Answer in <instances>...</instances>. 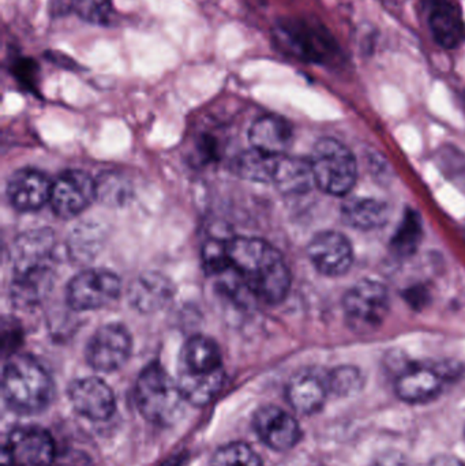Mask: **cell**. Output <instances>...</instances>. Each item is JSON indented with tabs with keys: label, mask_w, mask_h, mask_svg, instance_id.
<instances>
[{
	"label": "cell",
	"mask_w": 465,
	"mask_h": 466,
	"mask_svg": "<svg viewBox=\"0 0 465 466\" xmlns=\"http://www.w3.org/2000/svg\"><path fill=\"white\" fill-rule=\"evenodd\" d=\"M422 218L415 210H407L400 227L390 241V248L399 257L414 254L422 241Z\"/></svg>",
	"instance_id": "26"
},
{
	"label": "cell",
	"mask_w": 465,
	"mask_h": 466,
	"mask_svg": "<svg viewBox=\"0 0 465 466\" xmlns=\"http://www.w3.org/2000/svg\"><path fill=\"white\" fill-rule=\"evenodd\" d=\"M101 244V233L92 231L90 227L76 229L70 241V251L76 259L90 260L98 252Z\"/></svg>",
	"instance_id": "32"
},
{
	"label": "cell",
	"mask_w": 465,
	"mask_h": 466,
	"mask_svg": "<svg viewBox=\"0 0 465 466\" xmlns=\"http://www.w3.org/2000/svg\"><path fill=\"white\" fill-rule=\"evenodd\" d=\"M45 57L54 65L62 66L65 68L76 67V65L71 57L66 56V55L60 54V52H46Z\"/></svg>",
	"instance_id": "34"
},
{
	"label": "cell",
	"mask_w": 465,
	"mask_h": 466,
	"mask_svg": "<svg viewBox=\"0 0 465 466\" xmlns=\"http://www.w3.org/2000/svg\"><path fill=\"white\" fill-rule=\"evenodd\" d=\"M428 24L433 40L444 49L465 43V19L459 0H428Z\"/></svg>",
	"instance_id": "17"
},
{
	"label": "cell",
	"mask_w": 465,
	"mask_h": 466,
	"mask_svg": "<svg viewBox=\"0 0 465 466\" xmlns=\"http://www.w3.org/2000/svg\"><path fill=\"white\" fill-rule=\"evenodd\" d=\"M136 407L141 415L156 426H174L182 419L186 399L177 380L158 363H150L136 380Z\"/></svg>",
	"instance_id": "5"
},
{
	"label": "cell",
	"mask_w": 465,
	"mask_h": 466,
	"mask_svg": "<svg viewBox=\"0 0 465 466\" xmlns=\"http://www.w3.org/2000/svg\"><path fill=\"white\" fill-rule=\"evenodd\" d=\"M74 10L85 22L97 26H111L115 21L112 0H76Z\"/></svg>",
	"instance_id": "31"
},
{
	"label": "cell",
	"mask_w": 465,
	"mask_h": 466,
	"mask_svg": "<svg viewBox=\"0 0 465 466\" xmlns=\"http://www.w3.org/2000/svg\"><path fill=\"white\" fill-rule=\"evenodd\" d=\"M122 288L119 276L106 268H86L66 288L68 306L76 311H96L116 300Z\"/></svg>",
	"instance_id": "8"
},
{
	"label": "cell",
	"mask_w": 465,
	"mask_h": 466,
	"mask_svg": "<svg viewBox=\"0 0 465 466\" xmlns=\"http://www.w3.org/2000/svg\"><path fill=\"white\" fill-rule=\"evenodd\" d=\"M96 196L108 207H119L130 196V186L120 175L106 172L96 179Z\"/></svg>",
	"instance_id": "28"
},
{
	"label": "cell",
	"mask_w": 465,
	"mask_h": 466,
	"mask_svg": "<svg viewBox=\"0 0 465 466\" xmlns=\"http://www.w3.org/2000/svg\"><path fill=\"white\" fill-rule=\"evenodd\" d=\"M55 244L54 232L49 229H33L21 233L11 248L14 276L51 268Z\"/></svg>",
	"instance_id": "16"
},
{
	"label": "cell",
	"mask_w": 465,
	"mask_h": 466,
	"mask_svg": "<svg viewBox=\"0 0 465 466\" xmlns=\"http://www.w3.org/2000/svg\"><path fill=\"white\" fill-rule=\"evenodd\" d=\"M308 255L314 268L328 277L343 276L354 262L351 241L335 231L317 233L308 243Z\"/></svg>",
	"instance_id": "12"
},
{
	"label": "cell",
	"mask_w": 465,
	"mask_h": 466,
	"mask_svg": "<svg viewBox=\"0 0 465 466\" xmlns=\"http://www.w3.org/2000/svg\"><path fill=\"white\" fill-rule=\"evenodd\" d=\"M3 397L11 410L35 415L54 400V380L45 369L25 353L10 356L2 375Z\"/></svg>",
	"instance_id": "4"
},
{
	"label": "cell",
	"mask_w": 465,
	"mask_h": 466,
	"mask_svg": "<svg viewBox=\"0 0 465 466\" xmlns=\"http://www.w3.org/2000/svg\"><path fill=\"white\" fill-rule=\"evenodd\" d=\"M133 339L122 323H106L90 337L85 350L87 364L98 372H114L127 363Z\"/></svg>",
	"instance_id": "10"
},
{
	"label": "cell",
	"mask_w": 465,
	"mask_h": 466,
	"mask_svg": "<svg viewBox=\"0 0 465 466\" xmlns=\"http://www.w3.org/2000/svg\"><path fill=\"white\" fill-rule=\"evenodd\" d=\"M202 268L207 276L220 277L231 268L228 240L209 238L201 251Z\"/></svg>",
	"instance_id": "27"
},
{
	"label": "cell",
	"mask_w": 465,
	"mask_h": 466,
	"mask_svg": "<svg viewBox=\"0 0 465 466\" xmlns=\"http://www.w3.org/2000/svg\"><path fill=\"white\" fill-rule=\"evenodd\" d=\"M74 410L87 420L106 421L116 410L114 391L100 378L87 377L74 380L68 389Z\"/></svg>",
	"instance_id": "13"
},
{
	"label": "cell",
	"mask_w": 465,
	"mask_h": 466,
	"mask_svg": "<svg viewBox=\"0 0 465 466\" xmlns=\"http://www.w3.org/2000/svg\"><path fill=\"white\" fill-rule=\"evenodd\" d=\"M174 296V282L158 271L139 274L128 288V301L141 314L160 311L171 303Z\"/></svg>",
	"instance_id": "18"
},
{
	"label": "cell",
	"mask_w": 465,
	"mask_h": 466,
	"mask_svg": "<svg viewBox=\"0 0 465 466\" xmlns=\"http://www.w3.org/2000/svg\"><path fill=\"white\" fill-rule=\"evenodd\" d=\"M328 377L329 391L336 396L347 397L358 393L363 388V375L357 367L341 366L330 371Z\"/></svg>",
	"instance_id": "30"
},
{
	"label": "cell",
	"mask_w": 465,
	"mask_h": 466,
	"mask_svg": "<svg viewBox=\"0 0 465 466\" xmlns=\"http://www.w3.org/2000/svg\"><path fill=\"white\" fill-rule=\"evenodd\" d=\"M253 427L259 440L278 451L295 448L302 435L297 419L275 405L259 408L254 413Z\"/></svg>",
	"instance_id": "14"
},
{
	"label": "cell",
	"mask_w": 465,
	"mask_h": 466,
	"mask_svg": "<svg viewBox=\"0 0 465 466\" xmlns=\"http://www.w3.org/2000/svg\"><path fill=\"white\" fill-rule=\"evenodd\" d=\"M14 76L16 81L27 89L33 90L37 86L38 76H40V67L38 63L32 57H16L11 66Z\"/></svg>",
	"instance_id": "33"
},
{
	"label": "cell",
	"mask_w": 465,
	"mask_h": 466,
	"mask_svg": "<svg viewBox=\"0 0 465 466\" xmlns=\"http://www.w3.org/2000/svg\"><path fill=\"white\" fill-rule=\"evenodd\" d=\"M231 268L240 277L254 299L278 304L291 289V271L283 254L258 238L228 240Z\"/></svg>",
	"instance_id": "1"
},
{
	"label": "cell",
	"mask_w": 465,
	"mask_h": 466,
	"mask_svg": "<svg viewBox=\"0 0 465 466\" xmlns=\"http://www.w3.org/2000/svg\"><path fill=\"white\" fill-rule=\"evenodd\" d=\"M52 284V271H32V273L16 274L11 284V299L19 307L35 306L43 300Z\"/></svg>",
	"instance_id": "24"
},
{
	"label": "cell",
	"mask_w": 465,
	"mask_h": 466,
	"mask_svg": "<svg viewBox=\"0 0 465 466\" xmlns=\"http://www.w3.org/2000/svg\"><path fill=\"white\" fill-rule=\"evenodd\" d=\"M341 218L351 228L373 231L387 224L389 207L381 199L352 197L341 207Z\"/></svg>",
	"instance_id": "22"
},
{
	"label": "cell",
	"mask_w": 465,
	"mask_h": 466,
	"mask_svg": "<svg viewBox=\"0 0 465 466\" xmlns=\"http://www.w3.org/2000/svg\"><path fill=\"white\" fill-rule=\"evenodd\" d=\"M212 466H264L258 454L246 443H229L216 451Z\"/></svg>",
	"instance_id": "29"
},
{
	"label": "cell",
	"mask_w": 465,
	"mask_h": 466,
	"mask_svg": "<svg viewBox=\"0 0 465 466\" xmlns=\"http://www.w3.org/2000/svg\"><path fill=\"white\" fill-rule=\"evenodd\" d=\"M430 466H465V464L455 456H439L433 459Z\"/></svg>",
	"instance_id": "35"
},
{
	"label": "cell",
	"mask_w": 465,
	"mask_h": 466,
	"mask_svg": "<svg viewBox=\"0 0 465 466\" xmlns=\"http://www.w3.org/2000/svg\"><path fill=\"white\" fill-rule=\"evenodd\" d=\"M276 49L286 56L308 65H332L340 59V44L318 19L281 16L272 29Z\"/></svg>",
	"instance_id": "3"
},
{
	"label": "cell",
	"mask_w": 465,
	"mask_h": 466,
	"mask_svg": "<svg viewBox=\"0 0 465 466\" xmlns=\"http://www.w3.org/2000/svg\"><path fill=\"white\" fill-rule=\"evenodd\" d=\"M310 164L317 187L329 196H347L357 183V160L338 139H319L311 153Z\"/></svg>",
	"instance_id": "6"
},
{
	"label": "cell",
	"mask_w": 465,
	"mask_h": 466,
	"mask_svg": "<svg viewBox=\"0 0 465 466\" xmlns=\"http://www.w3.org/2000/svg\"><path fill=\"white\" fill-rule=\"evenodd\" d=\"M344 317L357 333H371L384 323L389 311V293L385 285L374 279H362L352 285L343 298Z\"/></svg>",
	"instance_id": "7"
},
{
	"label": "cell",
	"mask_w": 465,
	"mask_h": 466,
	"mask_svg": "<svg viewBox=\"0 0 465 466\" xmlns=\"http://www.w3.org/2000/svg\"><path fill=\"white\" fill-rule=\"evenodd\" d=\"M328 394V377H322L314 370L298 372L287 386V400L289 405L302 415H313L321 410Z\"/></svg>",
	"instance_id": "20"
},
{
	"label": "cell",
	"mask_w": 465,
	"mask_h": 466,
	"mask_svg": "<svg viewBox=\"0 0 465 466\" xmlns=\"http://www.w3.org/2000/svg\"><path fill=\"white\" fill-rule=\"evenodd\" d=\"M54 7L56 11L71 10V8L74 10L76 0H54Z\"/></svg>",
	"instance_id": "36"
},
{
	"label": "cell",
	"mask_w": 465,
	"mask_h": 466,
	"mask_svg": "<svg viewBox=\"0 0 465 466\" xmlns=\"http://www.w3.org/2000/svg\"><path fill=\"white\" fill-rule=\"evenodd\" d=\"M54 460V438L41 427H16L8 432L3 442L5 466H51Z\"/></svg>",
	"instance_id": "9"
},
{
	"label": "cell",
	"mask_w": 465,
	"mask_h": 466,
	"mask_svg": "<svg viewBox=\"0 0 465 466\" xmlns=\"http://www.w3.org/2000/svg\"><path fill=\"white\" fill-rule=\"evenodd\" d=\"M281 155H268L257 149L246 150L235 160V172L242 179L272 185Z\"/></svg>",
	"instance_id": "25"
},
{
	"label": "cell",
	"mask_w": 465,
	"mask_h": 466,
	"mask_svg": "<svg viewBox=\"0 0 465 466\" xmlns=\"http://www.w3.org/2000/svg\"><path fill=\"white\" fill-rule=\"evenodd\" d=\"M97 199L96 179L81 169H68L52 182V212L63 220L81 215Z\"/></svg>",
	"instance_id": "11"
},
{
	"label": "cell",
	"mask_w": 465,
	"mask_h": 466,
	"mask_svg": "<svg viewBox=\"0 0 465 466\" xmlns=\"http://www.w3.org/2000/svg\"><path fill=\"white\" fill-rule=\"evenodd\" d=\"M272 185L287 196L308 193L316 186L310 160L281 155Z\"/></svg>",
	"instance_id": "23"
},
{
	"label": "cell",
	"mask_w": 465,
	"mask_h": 466,
	"mask_svg": "<svg viewBox=\"0 0 465 466\" xmlns=\"http://www.w3.org/2000/svg\"><path fill=\"white\" fill-rule=\"evenodd\" d=\"M445 372L428 366H411L396 380L399 399L409 404H425L437 399L444 388Z\"/></svg>",
	"instance_id": "19"
},
{
	"label": "cell",
	"mask_w": 465,
	"mask_h": 466,
	"mask_svg": "<svg viewBox=\"0 0 465 466\" xmlns=\"http://www.w3.org/2000/svg\"><path fill=\"white\" fill-rule=\"evenodd\" d=\"M223 359L215 339L194 336L183 345L177 385L186 401L197 407L209 404L223 389Z\"/></svg>",
	"instance_id": "2"
},
{
	"label": "cell",
	"mask_w": 465,
	"mask_h": 466,
	"mask_svg": "<svg viewBox=\"0 0 465 466\" xmlns=\"http://www.w3.org/2000/svg\"><path fill=\"white\" fill-rule=\"evenodd\" d=\"M248 141L259 152L284 155L292 142L291 125L278 115H264L251 125Z\"/></svg>",
	"instance_id": "21"
},
{
	"label": "cell",
	"mask_w": 465,
	"mask_h": 466,
	"mask_svg": "<svg viewBox=\"0 0 465 466\" xmlns=\"http://www.w3.org/2000/svg\"><path fill=\"white\" fill-rule=\"evenodd\" d=\"M52 182L44 172L35 168H21L11 175L7 182L8 202L21 213L43 209L51 199Z\"/></svg>",
	"instance_id": "15"
}]
</instances>
